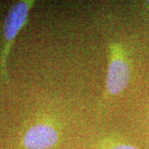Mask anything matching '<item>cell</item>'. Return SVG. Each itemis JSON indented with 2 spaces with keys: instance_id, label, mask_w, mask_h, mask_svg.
Instances as JSON below:
<instances>
[{
  "instance_id": "3",
  "label": "cell",
  "mask_w": 149,
  "mask_h": 149,
  "mask_svg": "<svg viewBox=\"0 0 149 149\" xmlns=\"http://www.w3.org/2000/svg\"><path fill=\"white\" fill-rule=\"evenodd\" d=\"M58 130L49 123H37L22 136V144L25 149H50L58 143Z\"/></svg>"
},
{
  "instance_id": "2",
  "label": "cell",
  "mask_w": 149,
  "mask_h": 149,
  "mask_svg": "<svg viewBox=\"0 0 149 149\" xmlns=\"http://www.w3.org/2000/svg\"><path fill=\"white\" fill-rule=\"evenodd\" d=\"M109 49L106 93L109 96L117 95L122 93L128 85L131 69L126 52L121 44L112 42Z\"/></svg>"
},
{
  "instance_id": "1",
  "label": "cell",
  "mask_w": 149,
  "mask_h": 149,
  "mask_svg": "<svg viewBox=\"0 0 149 149\" xmlns=\"http://www.w3.org/2000/svg\"><path fill=\"white\" fill-rule=\"evenodd\" d=\"M33 4L32 0L19 1L11 8L6 17L3 25V46L0 54V75L5 82L8 81L7 62L12 45L18 32L26 24Z\"/></svg>"
},
{
  "instance_id": "5",
  "label": "cell",
  "mask_w": 149,
  "mask_h": 149,
  "mask_svg": "<svg viewBox=\"0 0 149 149\" xmlns=\"http://www.w3.org/2000/svg\"><path fill=\"white\" fill-rule=\"evenodd\" d=\"M145 5L148 7V8L149 10V1H146V2H145Z\"/></svg>"
},
{
  "instance_id": "4",
  "label": "cell",
  "mask_w": 149,
  "mask_h": 149,
  "mask_svg": "<svg viewBox=\"0 0 149 149\" xmlns=\"http://www.w3.org/2000/svg\"><path fill=\"white\" fill-rule=\"evenodd\" d=\"M100 149H139L131 144L118 141H110L105 143Z\"/></svg>"
}]
</instances>
